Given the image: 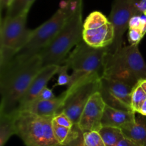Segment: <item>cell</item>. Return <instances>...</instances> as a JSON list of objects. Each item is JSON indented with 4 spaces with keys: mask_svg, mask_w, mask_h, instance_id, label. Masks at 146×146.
<instances>
[{
    "mask_svg": "<svg viewBox=\"0 0 146 146\" xmlns=\"http://www.w3.org/2000/svg\"><path fill=\"white\" fill-rule=\"evenodd\" d=\"M42 67L38 54L29 58L15 56L0 71V113H11L17 111L31 81Z\"/></svg>",
    "mask_w": 146,
    "mask_h": 146,
    "instance_id": "1",
    "label": "cell"
},
{
    "mask_svg": "<svg viewBox=\"0 0 146 146\" xmlns=\"http://www.w3.org/2000/svg\"><path fill=\"white\" fill-rule=\"evenodd\" d=\"M101 77L121 81L133 87L146 78V63L138 44L122 46L114 52L108 51L104 59Z\"/></svg>",
    "mask_w": 146,
    "mask_h": 146,
    "instance_id": "2",
    "label": "cell"
},
{
    "mask_svg": "<svg viewBox=\"0 0 146 146\" xmlns=\"http://www.w3.org/2000/svg\"><path fill=\"white\" fill-rule=\"evenodd\" d=\"M83 2L80 3L51 42L38 54L42 66L61 65L70 51L83 40Z\"/></svg>",
    "mask_w": 146,
    "mask_h": 146,
    "instance_id": "3",
    "label": "cell"
},
{
    "mask_svg": "<svg viewBox=\"0 0 146 146\" xmlns=\"http://www.w3.org/2000/svg\"><path fill=\"white\" fill-rule=\"evenodd\" d=\"M83 0H68L48 20L33 29L27 44L19 51L16 56L29 58L38 55L55 37L68 19Z\"/></svg>",
    "mask_w": 146,
    "mask_h": 146,
    "instance_id": "4",
    "label": "cell"
},
{
    "mask_svg": "<svg viewBox=\"0 0 146 146\" xmlns=\"http://www.w3.org/2000/svg\"><path fill=\"white\" fill-rule=\"evenodd\" d=\"M17 135L26 146H58L53 131V117L17 111Z\"/></svg>",
    "mask_w": 146,
    "mask_h": 146,
    "instance_id": "5",
    "label": "cell"
},
{
    "mask_svg": "<svg viewBox=\"0 0 146 146\" xmlns=\"http://www.w3.org/2000/svg\"><path fill=\"white\" fill-rule=\"evenodd\" d=\"M108 51L109 47L96 48L91 47L84 40L80 41L63 63L72 70L71 83L68 87L85 77L94 74L101 76L104 59Z\"/></svg>",
    "mask_w": 146,
    "mask_h": 146,
    "instance_id": "6",
    "label": "cell"
},
{
    "mask_svg": "<svg viewBox=\"0 0 146 146\" xmlns=\"http://www.w3.org/2000/svg\"><path fill=\"white\" fill-rule=\"evenodd\" d=\"M101 76L94 74L85 77L66 90L62 112L66 114L74 125L78 124L84 107L91 96L99 91Z\"/></svg>",
    "mask_w": 146,
    "mask_h": 146,
    "instance_id": "7",
    "label": "cell"
},
{
    "mask_svg": "<svg viewBox=\"0 0 146 146\" xmlns=\"http://www.w3.org/2000/svg\"><path fill=\"white\" fill-rule=\"evenodd\" d=\"M28 14L1 18L0 46L8 47L17 53L27 44L33 29L27 28Z\"/></svg>",
    "mask_w": 146,
    "mask_h": 146,
    "instance_id": "8",
    "label": "cell"
},
{
    "mask_svg": "<svg viewBox=\"0 0 146 146\" xmlns=\"http://www.w3.org/2000/svg\"><path fill=\"white\" fill-rule=\"evenodd\" d=\"M139 0H114L109 21L115 31V38L109 51L114 52L123 46V35L129 27L131 18L137 14V3Z\"/></svg>",
    "mask_w": 146,
    "mask_h": 146,
    "instance_id": "9",
    "label": "cell"
},
{
    "mask_svg": "<svg viewBox=\"0 0 146 146\" xmlns=\"http://www.w3.org/2000/svg\"><path fill=\"white\" fill-rule=\"evenodd\" d=\"M132 89L133 86L121 81L101 78L99 92L106 104L113 108L133 111L131 108Z\"/></svg>",
    "mask_w": 146,
    "mask_h": 146,
    "instance_id": "10",
    "label": "cell"
},
{
    "mask_svg": "<svg viewBox=\"0 0 146 146\" xmlns=\"http://www.w3.org/2000/svg\"><path fill=\"white\" fill-rule=\"evenodd\" d=\"M104 102L99 91L93 94L82 111L77 125L83 133L99 131L102 127V118L105 109Z\"/></svg>",
    "mask_w": 146,
    "mask_h": 146,
    "instance_id": "11",
    "label": "cell"
},
{
    "mask_svg": "<svg viewBox=\"0 0 146 146\" xmlns=\"http://www.w3.org/2000/svg\"><path fill=\"white\" fill-rule=\"evenodd\" d=\"M59 66L58 65H48L40 69L21 99L17 111L23 109L38 98L41 91L47 87L48 81L58 74Z\"/></svg>",
    "mask_w": 146,
    "mask_h": 146,
    "instance_id": "12",
    "label": "cell"
},
{
    "mask_svg": "<svg viewBox=\"0 0 146 146\" xmlns=\"http://www.w3.org/2000/svg\"><path fill=\"white\" fill-rule=\"evenodd\" d=\"M114 38V27L110 21L99 28L83 30V40L94 48L110 47L113 42Z\"/></svg>",
    "mask_w": 146,
    "mask_h": 146,
    "instance_id": "13",
    "label": "cell"
},
{
    "mask_svg": "<svg viewBox=\"0 0 146 146\" xmlns=\"http://www.w3.org/2000/svg\"><path fill=\"white\" fill-rule=\"evenodd\" d=\"M66 98V91L59 96L46 101L35 100L20 111H28L41 116L53 117L62 112L63 106Z\"/></svg>",
    "mask_w": 146,
    "mask_h": 146,
    "instance_id": "14",
    "label": "cell"
},
{
    "mask_svg": "<svg viewBox=\"0 0 146 146\" xmlns=\"http://www.w3.org/2000/svg\"><path fill=\"white\" fill-rule=\"evenodd\" d=\"M136 113L113 108L106 104L102 118V126L115 127L122 129L134 122Z\"/></svg>",
    "mask_w": 146,
    "mask_h": 146,
    "instance_id": "15",
    "label": "cell"
},
{
    "mask_svg": "<svg viewBox=\"0 0 146 146\" xmlns=\"http://www.w3.org/2000/svg\"><path fill=\"white\" fill-rule=\"evenodd\" d=\"M137 114L135 121L121 130L124 136L138 146H146V116Z\"/></svg>",
    "mask_w": 146,
    "mask_h": 146,
    "instance_id": "16",
    "label": "cell"
},
{
    "mask_svg": "<svg viewBox=\"0 0 146 146\" xmlns=\"http://www.w3.org/2000/svg\"><path fill=\"white\" fill-rule=\"evenodd\" d=\"M17 111L11 113H0V146H4L12 135H17Z\"/></svg>",
    "mask_w": 146,
    "mask_h": 146,
    "instance_id": "17",
    "label": "cell"
},
{
    "mask_svg": "<svg viewBox=\"0 0 146 146\" xmlns=\"http://www.w3.org/2000/svg\"><path fill=\"white\" fill-rule=\"evenodd\" d=\"M98 132L106 146H114L124 137L122 130L115 127L102 126Z\"/></svg>",
    "mask_w": 146,
    "mask_h": 146,
    "instance_id": "18",
    "label": "cell"
},
{
    "mask_svg": "<svg viewBox=\"0 0 146 146\" xmlns=\"http://www.w3.org/2000/svg\"><path fill=\"white\" fill-rule=\"evenodd\" d=\"M35 0H13L7 9V17H16L23 14H28L30 8Z\"/></svg>",
    "mask_w": 146,
    "mask_h": 146,
    "instance_id": "19",
    "label": "cell"
},
{
    "mask_svg": "<svg viewBox=\"0 0 146 146\" xmlns=\"http://www.w3.org/2000/svg\"><path fill=\"white\" fill-rule=\"evenodd\" d=\"M109 19L100 11L91 12L84 21V29H94L107 24Z\"/></svg>",
    "mask_w": 146,
    "mask_h": 146,
    "instance_id": "20",
    "label": "cell"
},
{
    "mask_svg": "<svg viewBox=\"0 0 146 146\" xmlns=\"http://www.w3.org/2000/svg\"><path fill=\"white\" fill-rule=\"evenodd\" d=\"M146 101V93L139 84L133 87L131 92V108L133 111L138 113L140 108Z\"/></svg>",
    "mask_w": 146,
    "mask_h": 146,
    "instance_id": "21",
    "label": "cell"
},
{
    "mask_svg": "<svg viewBox=\"0 0 146 146\" xmlns=\"http://www.w3.org/2000/svg\"><path fill=\"white\" fill-rule=\"evenodd\" d=\"M17 52L8 47L0 46V71L5 68L12 61Z\"/></svg>",
    "mask_w": 146,
    "mask_h": 146,
    "instance_id": "22",
    "label": "cell"
},
{
    "mask_svg": "<svg viewBox=\"0 0 146 146\" xmlns=\"http://www.w3.org/2000/svg\"><path fill=\"white\" fill-rule=\"evenodd\" d=\"M83 133L84 143L86 146H106L98 131H88Z\"/></svg>",
    "mask_w": 146,
    "mask_h": 146,
    "instance_id": "23",
    "label": "cell"
},
{
    "mask_svg": "<svg viewBox=\"0 0 146 146\" xmlns=\"http://www.w3.org/2000/svg\"><path fill=\"white\" fill-rule=\"evenodd\" d=\"M69 68L66 64L60 65L58 71V79L56 86H66L68 88L71 83V76L68 73Z\"/></svg>",
    "mask_w": 146,
    "mask_h": 146,
    "instance_id": "24",
    "label": "cell"
},
{
    "mask_svg": "<svg viewBox=\"0 0 146 146\" xmlns=\"http://www.w3.org/2000/svg\"><path fill=\"white\" fill-rule=\"evenodd\" d=\"M128 38L130 44H139L140 41L145 34V31L143 29L136 27L128 28Z\"/></svg>",
    "mask_w": 146,
    "mask_h": 146,
    "instance_id": "25",
    "label": "cell"
},
{
    "mask_svg": "<svg viewBox=\"0 0 146 146\" xmlns=\"http://www.w3.org/2000/svg\"><path fill=\"white\" fill-rule=\"evenodd\" d=\"M53 121L57 123L58 125H61V126L67 127V128H73L74 125V123L72 122L71 119L68 118L66 114L64 113V112L59 113L56 114L55 116L53 118Z\"/></svg>",
    "mask_w": 146,
    "mask_h": 146,
    "instance_id": "26",
    "label": "cell"
},
{
    "mask_svg": "<svg viewBox=\"0 0 146 146\" xmlns=\"http://www.w3.org/2000/svg\"><path fill=\"white\" fill-rule=\"evenodd\" d=\"M62 146H86L84 143V133L82 131H80L79 133L77 136L73 138L68 143H66L64 145H61Z\"/></svg>",
    "mask_w": 146,
    "mask_h": 146,
    "instance_id": "27",
    "label": "cell"
},
{
    "mask_svg": "<svg viewBox=\"0 0 146 146\" xmlns=\"http://www.w3.org/2000/svg\"><path fill=\"white\" fill-rule=\"evenodd\" d=\"M55 95L53 93V91L48 87H46L44 90L41 92L38 98L36 100H41V101H46V100H51L55 98Z\"/></svg>",
    "mask_w": 146,
    "mask_h": 146,
    "instance_id": "28",
    "label": "cell"
},
{
    "mask_svg": "<svg viewBox=\"0 0 146 146\" xmlns=\"http://www.w3.org/2000/svg\"><path fill=\"white\" fill-rule=\"evenodd\" d=\"M136 15H146V0H139L138 1Z\"/></svg>",
    "mask_w": 146,
    "mask_h": 146,
    "instance_id": "29",
    "label": "cell"
},
{
    "mask_svg": "<svg viewBox=\"0 0 146 146\" xmlns=\"http://www.w3.org/2000/svg\"><path fill=\"white\" fill-rule=\"evenodd\" d=\"M114 146H138L136 143L133 141L130 140L129 138L124 136L123 138H121L116 144Z\"/></svg>",
    "mask_w": 146,
    "mask_h": 146,
    "instance_id": "30",
    "label": "cell"
},
{
    "mask_svg": "<svg viewBox=\"0 0 146 146\" xmlns=\"http://www.w3.org/2000/svg\"><path fill=\"white\" fill-rule=\"evenodd\" d=\"M13 0H0V7H1V11H3L4 10L7 11L9 7L12 3Z\"/></svg>",
    "mask_w": 146,
    "mask_h": 146,
    "instance_id": "31",
    "label": "cell"
},
{
    "mask_svg": "<svg viewBox=\"0 0 146 146\" xmlns=\"http://www.w3.org/2000/svg\"><path fill=\"white\" fill-rule=\"evenodd\" d=\"M138 113L141 114V115L146 116V101L144 102V104H143V106H141V108H140V110H139V111H138Z\"/></svg>",
    "mask_w": 146,
    "mask_h": 146,
    "instance_id": "32",
    "label": "cell"
},
{
    "mask_svg": "<svg viewBox=\"0 0 146 146\" xmlns=\"http://www.w3.org/2000/svg\"><path fill=\"white\" fill-rule=\"evenodd\" d=\"M138 84L141 85V86L143 88V90L145 91V93H146V79L141 80L140 81H138Z\"/></svg>",
    "mask_w": 146,
    "mask_h": 146,
    "instance_id": "33",
    "label": "cell"
},
{
    "mask_svg": "<svg viewBox=\"0 0 146 146\" xmlns=\"http://www.w3.org/2000/svg\"><path fill=\"white\" fill-rule=\"evenodd\" d=\"M58 146H62V145H58Z\"/></svg>",
    "mask_w": 146,
    "mask_h": 146,
    "instance_id": "34",
    "label": "cell"
},
{
    "mask_svg": "<svg viewBox=\"0 0 146 146\" xmlns=\"http://www.w3.org/2000/svg\"><path fill=\"white\" fill-rule=\"evenodd\" d=\"M145 79H146V78H145Z\"/></svg>",
    "mask_w": 146,
    "mask_h": 146,
    "instance_id": "35",
    "label": "cell"
}]
</instances>
